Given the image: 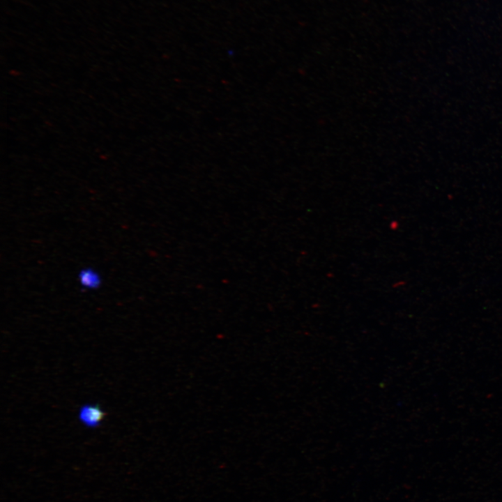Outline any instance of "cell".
I'll return each mask as SVG.
<instances>
[{
	"label": "cell",
	"instance_id": "7a4b0ae2",
	"mask_svg": "<svg viewBox=\"0 0 502 502\" xmlns=\"http://www.w3.org/2000/svg\"><path fill=\"white\" fill-rule=\"evenodd\" d=\"M78 281L83 288L87 289H98L102 283L98 272L90 267L84 268L79 272Z\"/></svg>",
	"mask_w": 502,
	"mask_h": 502
},
{
	"label": "cell",
	"instance_id": "6da1fadb",
	"mask_svg": "<svg viewBox=\"0 0 502 502\" xmlns=\"http://www.w3.org/2000/svg\"><path fill=\"white\" fill-rule=\"evenodd\" d=\"M105 417V412L98 405L84 404L78 412L79 420L86 427L96 428Z\"/></svg>",
	"mask_w": 502,
	"mask_h": 502
}]
</instances>
